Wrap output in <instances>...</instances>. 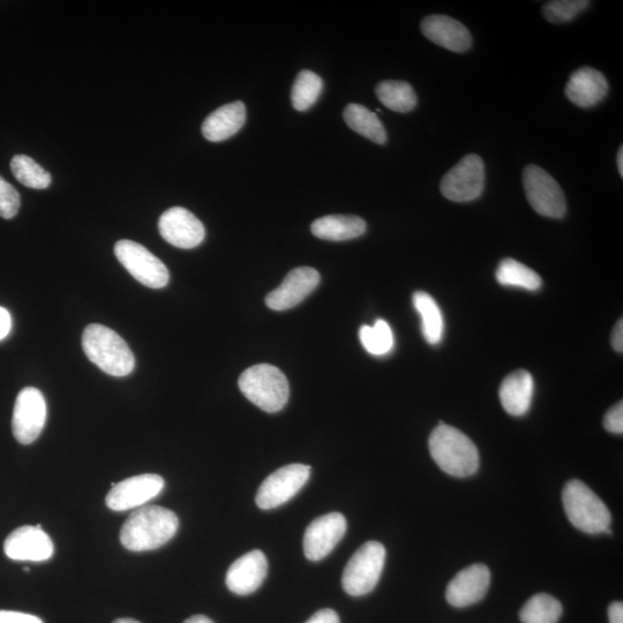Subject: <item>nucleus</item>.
Listing matches in <instances>:
<instances>
[{"label":"nucleus","instance_id":"obj_1","mask_svg":"<svg viewBox=\"0 0 623 623\" xmlns=\"http://www.w3.org/2000/svg\"><path fill=\"white\" fill-rule=\"evenodd\" d=\"M178 528V517L171 510L160 506L141 507L124 523L120 542L132 552L152 551L174 538Z\"/></svg>","mask_w":623,"mask_h":623},{"label":"nucleus","instance_id":"obj_2","mask_svg":"<svg viewBox=\"0 0 623 623\" xmlns=\"http://www.w3.org/2000/svg\"><path fill=\"white\" fill-rule=\"evenodd\" d=\"M429 448L434 462L449 476L467 478L479 469V453L474 441L453 426L440 423L435 427Z\"/></svg>","mask_w":623,"mask_h":623},{"label":"nucleus","instance_id":"obj_3","mask_svg":"<svg viewBox=\"0 0 623 623\" xmlns=\"http://www.w3.org/2000/svg\"><path fill=\"white\" fill-rule=\"evenodd\" d=\"M82 348L90 362L112 377H126L134 370L135 358L129 345L108 327H86Z\"/></svg>","mask_w":623,"mask_h":623},{"label":"nucleus","instance_id":"obj_4","mask_svg":"<svg viewBox=\"0 0 623 623\" xmlns=\"http://www.w3.org/2000/svg\"><path fill=\"white\" fill-rule=\"evenodd\" d=\"M562 504L573 527L585 534H611L612 516L603 500L581 480H570L562 491Z\"/></svg>","mask_w":623,"mask_h":623},{"label":"nucleus","instance_id":"obj_5","mask_svg":"<svg viewBox=\"0 0 623 623\" xmlns=\"http://www.w3.org/2000/svg\"><path fill=\"white\" fill-rule=\"evenodd\" d=\"M238 385L247 400L268 414L281 411L289 401L288 379L273 365L251 366L240 375Z\"/></svg>","mask_w":623,"mask_h":623},{"label":"nucleus","instance_id":"obj_6","mask_svg":"<svg viewBox=\"0 0 623 623\" xmlns=\"http://www.w3.org/2000/svg\"><path fill=\"white\" fill-rule=\"evenodd\" d=\"M386 562L385 546L378 542H367L352 555L345 566L342 585L352 597L370 594L377 587Z\"/></svg>","mask_w":623,"mask_h":623},{"label":"nucleus","instance_id":"obj_7","mask_svg":"<svg viewBox=\"0 0 623 623\" xmlns=\"http://www.w3.org/2000/svg\"><path fill=\"white\" fill-rule=\"evenodd\" d=\"M523 186L536 213L550 219H562L566 215L565 193L549 172L537 165H529L523 171Z\"/></svg>","mask_w":623,"mask_h":623},{"label":"nucleus","instance_id":"obj_8","mask_svg":"<svg viewBox=\"0 0 623 623\" xmlns=\"http://www.w3.org/2000/svg\"><path fill=\"white\" fill-rule=\"evenodd\" d=\"M115 254L135 280L152 289H162L169 283L170 273L163 262L145 246L132 240H119Z\"/></svg>","mask_w":623,"mask_h":623},{"label":"nucleus","instance_id":"obj_9","mask_svg":"<svg viewBox=\"0 0 623 623\" xmlns=\"http://www.w3.org/2000/svg\"><path fill=\"white\" fill-rule=\"evenodd\" d=\"M485 186V165L478 155L470 154L442 178V195L454 202H470L482 195Z\"/></svg>","mask_w":623,"mask_h":623},{"label":"nucleus","instance_id":"obj_10","mask_svg":"<svg viewBox=\"0 0 623 623\" xmlns=\"http://www.w3.org/2000/svg\"><path fill=\"white\" fill-rule=\"evenodd\" d=\"M311 476V467L290 464L280 468L265 479L259 487L255 502L260 509L269 510L287 504L303 489Z\"/></svg>","mask_w":623,"mask_h":623},{"label":"nucleus","instance_id":"obj_11","mask_svg":"<svg viewBox=\"0 0 623 623\" xmlns=\"http://www.w3.org/2000/svg\"><path fill=\"white\" fill-rule=\"evenodd\" d=\"M47 420V403L39 389H22L15 401L12 430L22 445H30L40 437Z\"/></svg>","mask_w":623,"mask_h":623},{"label":"nucleus","instance_id":"obj_12","mask_svg":"<svg viewBox=\"0 0 623 623\" xmlns=\"http://www.w3.org/2000/svg\"><path fill=\"white\" fill-rule=\"evenodd\" d=\"M164 489V479L159 475L146 474L127 478L112 487L105 504L115 512H125L144 506Z\"/></svg>","mask_w":623,"mask_h":623},{"label":"nucleus","instance_id":"obj_13","mask_svg":"<svg viewBox=\"0 0 623 623\" xmlns=\"http://www.w3.org/2000/svg\"><path fill=\"white\" fill-rule=\"evenodd\" d=\"M159 230L165 242L178 249L190 250L204 242V224L190 210L172 207L159 220Z\"/></svg>","mask_w":623,"mask_h":623},{"label":"nucleus","instance_id":"obj_14","mask_svg":"<svg viewBox=\"0 0 623 623\" xmlns=\"http://www.w3.org/2000/svg\"><path fill=\"white\" fill-rule=\"evenodd\" d=\"M347 532V520L340 513L315 519L304 535V552L311 561H320L333 552Z\"/></svg>","mask_w":623,"mask_h":623},{"label":"nucleus","instance_id":"obj_15","mask_svg":"<svg viewBox=\"0 0 623 623\" xmlns=\"http://www.w3.org/2000/svg\"><path fill=\"white\" fill-rule=\"evenodd\" d=\"M320 283L318 270L311 267H299L285 277L279 288L270 292L266 298L269 309L287 311L302 303Z\"/></svg>","mask_w":623,"mask_h":623},{"label":"nucleus","instance_id":"obj_16","mask_svg":"<svg viewBox=\"0 0 623 623\" xmlns=\"http://www.w3.org/2000/svg\"><path fill=\"white\" fill-rule=\"evenodd\" d=\"M4 551L15 561H47L54 555V543L41 525H25L6 538Z\"/></svg>","mask_w":623,"mask_h":623},{"label":"nucleus","instance_id":"obj_17","mask_svg":"<svg viewBox=\"0 0 623 623\" xmlns=\"http://www.w3.org/2000/svg\"><path fill=\"white\" fill-rule=\"evenodd\" d=\"M490 585V569L482 564L472 565L450 581L446 590L447 602L457 609L475 605L482 602Z\"/></svg>","mask_w":623,"mask_h":623},{"label":"nucleus","instance_id":"obj_18","mask_svg":"<svg viewBox=\"0 0 623 623\" xmlns=\"http://www.w3.org/2000/svg\"><path fill=\"white\" fill-rule=\"evenodd\" d=\"M268 561L266 555L254 550L243 555L231 565L227 573V587L239 596L257 591L266 580Z\"/></svg>","mask_w":623,"mask_h":623},{"label":"nucleus","instance_id":"obj_19","mask_svg":"<svg viewBox=\"0 0 623 623\" xmlns=\"http://www.w3.org/2000/svg\"><path fill=\"white\" fill-rule=\"evenodd\" d=\"M420 29L426 39L457 54L471 48L472 37L468 28L447 15H430L422 21Z\"/></svg>","mask_w":623,"mask_h":623},{"label":"nucleus","instance_id":"obj_20","mask_svg":"<svg viewBox=\"0 0 623 623\" xmlns=\"http://www.w3.org/2000/svg\"><path fill=\"white\" fill-rule=\"evenodd\" d=\"M609 88V82L602 72L592 67H581L570 75L566 96L577 107L592 108L605 99Z\"/></svg>","mask_w":623,"mask_h":623},{"label":"nucleus","instance_id":"obj_21","mask_svg":"<svg viewBox=\"0 0 623 623\" xmlns=\"http://www.w3.org/2000/svg\"><path fill=\"white\" fill-rule=\"evenodd\" d=\"M535 381L531 373L525 370L509 374L502 381L499 396L507 414L522 417L528 414L534 399Z\"/></svg>","mask_w":623,"mask_h":623},{"label":"nucleus","instance_id":"obj_22","mask_svg":"<svg viewBox=\"0 0 623 623\" xmlns=\"http://www.w3.org/2000/svg\"><path fill=\"white\" fill-rule=\"evenodd\" d=\"M246 122V108L243 102H234L223 105L210 114L201 131L210 142H221L234 137Z\"/></svg>","mask_w":623,"mask_h":623},{"label":"nucleus","instance_id":"obj_23","mask_svg":"<svg viewBox=\"0 0 623 623\" xmlns=\"http://www.w3.org/2000/svg\"><path fill=\"white\" fill-rule=\"evenodd\" d=\"M367 225L363 219L352 215H329L311 225L312 234L330 242H344L365 234Z\"/></svg>","mask_w":623,"mask_h":623},{"label":"nucleus","instance_id":"obj_24","mask_svg":"<svg viewBox=\"0 0 623 623\" xmlns=\"http://www.w3.org/2000/svg\"><path fill=\"white\" fill-rule=\"evenodd\" d=\"M414 306L422 319V332L424 339L431 345H437L442 341L445 333V320L434 298L424 291L415 292Z\"/></svg>","mask_w":623,"mask_h":623},{"label":"nucleus","instance_id":"obj_25","mask_svg":"<svg viewBox=\"0 0 623 623\" xmlns=\"http://www.w3.org/2000/svg\"><path fill=\"white\" fill-rule=\"evenodd\" d=\"M345 123L364 138L375 144L384 145L387 141V133L381 120L374 112L364 105L351 103L343 112Z\"/></svg>","mask_w":623,"mask_h":623},{"label":"nucleus","instance_id":"obj_26","mask_svg":"<svg viewBox=\"0 0 623 623\" xmlns=\"http://www.w3.org/2000/svg\"><path fill=\"white\" fill-rule=\"evenodd\" d=\"M379 101L390 110L407 114L417 105V95L408 82L386 80L375 88Z\"/></svg>","mask_w":623,"mask_h":623},{"label":"nucleus","instance_id":"obj_27","mask_svg":"<svg viewBox=\"0 0 623 623\" xmlns=\"http://www.w3.org/2000/svg\"><path fill=\"white\" fill-rule=\"evenodd\" d=\"M495 276H497L498 282L505 287L537 291L543 285L542 279L535 270L514 259L502 260Z\"/></svg>","mask_w":623,"mask_h":623},{"label":"nucleus","instance_id":"obj_28","mask_svg":"<svg viewBox=\"0 0 623 623\" xmlns=\"http://www.w3.org/2000/svg\"><path fill=\"white\" fill-rule=\"evenodd\" d=\"M562 611L564 610L557 598L538 594L522 607L520 619L523 623H558Z\"/></svg>","mask_w":623,"mask_h":623},{"label":"nucleus","instance_id":"obj_29","mask_svg":"<svg viewBox=\"0 0 623 623\" xmlns=\"http://www.w3.org/2000/svg\"><path fill=\"white\" fill-rule=\"evenodd\" d=\"M324 82L317 73L303 70L291 90V102L297 111L309 110L318 101Z\"/></svg>","mask_w":623,"mask_h":623},{"label":"nucleus","instance_id":"obj_30","mask_svg":"<svg viewBox=\"0 0 623 623\" xmlns=\"http://www.w3.org/2000/svg\"><path fill=\"white\" fill-rule=\"evenodd\" d=\"M11 170L18 182L29 189L44 190L52 182L49 172L26 155H15L11 162Z\"/></svg>","mask_w":623,"mask_h":623},{"label":"nucleus","instance_id":"obj_31","mask_svg":"<svg viewBox=\"0 0 623 623\" xmlns=\"http://www.w3.org/2000/svg\"><path fill=\"white\" fill-rule=\"evenodd\" d=\"M359 339L364 349L373 356H385L394 348V334L385 320H377L374 326H362Z\"/></svg>","mask_w":623,"mask_h":623},{"label":"nucleus","instance_id":"obj_32","mask_svg":"<svg viewBox=\"0 0 623 623\" xmlns=\"http://www.w3.org/2000/svg\"><path fill=\"white\" fill-rule=\"evenodd\" d=\"M589 5L587 0H555L544 5V17L552 24H565L587 10Z\"/></svg>","mask_w":623,"mask_h":623},{"label":"nucleus","instance_id":"obj_33","mask_svg":"<svg viewBox=\"0 0 623 623\" xmlns=\"http://www.w3.org/2000/svg\"><path fill=\"white\" fill-rule=\"evenodd\" d=\"M20 206L19 192L0 176V216L5 220H11L18 214Z\"/></svg>","mask_w":623,"mask_h":623},{"label":"nucleus","instance_id":"obj_34","mask_svg":"<svg viewBox=\"0 0 623 623\" xmlns=\"http://www.w3.org/2000/svg\"><path fill=\"white\" fill-rule=\"evenodd\" d=\"M604 427L607 432L613 434L623 433V404L619 402L612 409L606 412L604 417Z\"/></svg>","mask_w":623,"mask_h":623},{"label":"nucleus","instance_id":"obj_35","mask_svg":"<svg viewBox=\"0 0 623 623\" xmlns=\"http://www.w3.org/2000/svg\"><path fill=\"white\" fill-rule=\"evenodd\" d=\"M0 623H43L40 618L20 612L0 611Z\"/></svg>","mask_w":623,"mask_h":623},{"label":"nucleus","instance_id":"obj_36","mask_svg":"<svg viewBox=\"0 0 623 623\" xmlns=\"http://www.w3.org/2000/svg\"><path fill=\"white\" fill-rule=\"evenodd\" d=\"M305 623H341L339 615L333 610H321L313 615Z\"/></svg>","mask_w":623,"mask_h":623},{"label":"nucleus","instance_id":"obj_37","mask_svg":"<svg viewBox=\"0 0 623 623\" xmlns=\"http://www.w3.org/2000/svg\"><path fill=\"white\" fill-rule=\"evenodd\" d=\"M12 329V318L9 311L0 307V341L10 334Z\"/></svg>","mask_w":623,"mask_h":623},{"label":"nucleus","instance_id":"obj_38","mask_svg":"<svg viewBox=\"0 0 623 623\" xmlns=\"http://www.w3.org/2000/svg\"><path fill=\"white\" fill-rule=\"evenodd\" d=\"M612 345L615 351L622 354L623 351V321L620 319L612 333Z\"/></svg>","mask_w":623,"mask_h":623},{"label":"nucleus","instance_id":"obj_39","mask_svg":"<svg viewBox=\"0 0 623 623\" xmlns=\"http://www.w3.org/2000/svg\"><path fill=\"white\" fill-rule=\"evenodd\" d=\"M610 623H623V604L614 602L609 607Z\"/></svg>","mask_w":623,"mask_h":623},{"label":"nucleus","instance_id":"obj_40","mask_svg":"<svg viewBox=\"0 0 623 623\" xmlns=\"http://www.w3.org/2000/svg\"><path fill=\"white\" fill-rule=\"evenodd\" d=\"M184 623H215V622L205 617V615H194V617L187 619Z\"/></svg>","mask_w":623,"mask_h":623},{"label":"nucleus","instance_id":"obj_41","mask_svg":"<svg viewBox=\"0 0 623 623\" xmlns=\"http://www.w3.org/2000/svg\"><path fill=\"white\" fill-rule=\"evenodd\" d=\"M618 169L620 172V176L623 177V149L622 147L619 150L618 153Z\"/></svg>","mask_w":623,"mask_h":623},{"label":"nucleus","instance_id":"obj_42","mask_svg":"<svg viewBox=\"0 0 623 623\" xmlns=\"http://www.w3.org/2000/svg\"><path fill=\"white\" fill-rule=\"evenodd\" d=\"M114 623H140V622L137 620H133V619H118Z\"/></svg>","mask_w":623,"mask_h":623}]
</instances>
